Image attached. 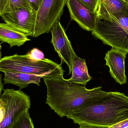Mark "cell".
Segmentation results:
<instances>
[{"mask_svg":"<svg viewBox=\"0 0 128 128\" xmlns=\"http://www.w3.org/2000/svg\"><path fill=\"white\" fill-rule=\"evenodd\" d=\"M67 0H43L36 13V22L32 37L51 31L59 21Z\"/></svg>","mask_w":128,"mask_h":128,"instance_id":"6","label":"cell"},{"mask_svg":"<svg viewBox=\"0 0 128 128\" xmlns=\"http://www.w3.org/2000/svg\"><path fill=\"white\" fill-rule=\"evenodd\" d=\"M21 8H24L33 11L27 0H8L7 4L2 14L14 12Z\"/></svg>","mask_w":128,"mask_h":128,"instance_id":"15","label":"cell"},{"mask_svg":"<svg viewBox=\"0 0 128 128\" xmlns=\"http://www.w3.org/2000/svg\"><path fill=\"white\" fill-rule=\"evenodd\" d=\"M66 5L72 19L84 30L93 31L95 28L97 16L87 6L80 0H67Z\"/></svg>","mask_w":128,"mask_h":128,"instance_id":"9","label":"cell"},{"mask_svg":"<svg viewBox=\"0 0 128 128\" xmlns=\"http://www.w3.org/2000/svg\"><path fill=\"white\" fill-rule=\"evenodd\" d=\"M51 32L52 34L51 43L62 61L66 63L68 66L70 74L71 72L73 58L76 54L74 51L64 27L59 21L53 26Z\"/></svg>","mask_w":128,"mask_h":128,"instance_id":"8","label":"cell"},{"mask_svg":"<svg viewBox=\"0 0 128 128\" xmlns=\"http://www.w3.org/2000/svg\"><path fill=\"white\" fill-rule=\"evenodd\" d=\"M127 54L123 51L112 48L106 53L104 58L111 76L121 85L127 82L125 62Z\"/></svg>","mask_w":128,"mask_h":128,"instance_id":"10","label":"cell"},{"mask_svg":"<svg viewBox=\"0 0 128 128\" xmlns=\"http://www.w3.org/2000/svg\"><path fill=\"white\" fill-rule=\"evenodd\" d=\"M30 40L27 36L6 23H0V41L8 44L10 48L14 46L20 47Z\"/></svg>","mask_w":128,"mask_h":128,"instance_id":"12","label":"cell"},{"mask_svg":"<svg viewBox=\"0 0 128 128\" xmlns=\"http://www.w3.org/2000/svg\"><path fill=\"white\" fill-rule=\"evenodd\" d=\"M87 6L92 12L96 13L98 11L100 0H80Z\"/></svg>","mask_w":128,"mask_h":128,"instance_id":"17","label":"cell"},{"mask_svg":"<svg viewBox=\"0 0 128 128\" xmlns=\"http://www.w3.org/2000/svg\"><path fill=\"white\" fill-rule=\"evenodd\" d=\"M0 97L5 104L4 118L0 123V128H11L27 110L30 108V97L21 90H4Z\"/></svg>","mask_w":128,"mask_h":128,"instance_id":"5","label":"cell"},{"mask_svg":"<svg viewBox=\"0 0 128 128\" xmlns=\"http://www.w3.org/2000/svg\"><path fill=\"white\" fill-rule=\"evenodd\" d=\"M97 18L106 20L128 14V2L126 0H100L97 13Z\"/></svg>","mask_w":128,"mask_h":128,"instance_id":"11","label":"cell"},{"mask_svg":"<svg viewBox=\"0 0 128 128\" xmlns=\"http://www.w3.org/2000/svg\"><path fill=\"white\" fill-rule=\"evenodd\" d=\"M126 0V1L127 2H128V0Z\"/></svg>","mask_w":128,"mask_h":128,"instance_id":"26","label":"cell"},{"mask_svg":"<svg viewBox=\"0 0 128 128\" xmlns=\"http://www.w3.org/2000/svg\"><path fill=\"white\" fill-rule=\"evenodd\" d=\"M3 81L5 83L11 84L18 86L20 90L28 87L30 84H35L40 86V80L44 76L23 73L4 72Z\"/></svg>","mask_w":128,"mask_h":128,"instance_id":"13","label":"cell"},{"mask_svg":"<svg viewBox=\"0 0 128 128\" xmlns=\"http://www.w3.org/2000/svg\"><path fill=\"white\" fill-rule=\"evenodd\" d=\"M66 117L80 126L109 128L128 119V96L119 92H107Z\"/></svg>","mask_w":128,"mask_h":128,"instance_id":"1","label":"cell"},{"mask_svg":"<svg viewBox=\"0 0 128 128\" xmlns=\"http://www.w3.org/2000/svg\"><path fill=\"white\" fill-rule=\"evenodd\" d=\"M78 128H102V127H95V126H90L80 125Z\"/></svg>","mask_w":128,"mask_h":128,"instance_id":"24","label":"cell"},{"mask_svg":"<svg viewBox=\"0 0 128 128\" xmlns=\"http://www.w3.org/2000/svg\"><path fill=\"white\" fill-rule=\"evenodd\" d=\"M42 78L47 87L46 104L62 118L107 92L101 90L102 86L88 89L64 79V75Z\"/></svg>","mask_w":128,"mask_h":128,"instance_id":"2","label":"cell"},{"mask_svg":"<svg viewBox=\"0 0 128 128\" xmlns=\"http://www.w3.org/2000/svg\"><path fill=\"white\" fill-rule=\"evenodd\" d=\"M27 54L30 58L36 60H44L46 58L42 52L36 48L33 49L30 52L27 53Z\"/></svg>","mask_w":128,"mask_h":128,"instance_id":"18","label":"cell"},{"mask_svg":"<svg viewBox=\"0 0 128 128\" xmlns=\"http://www.w3.org/2000/svg\"><path fill=\"white\" fill-rule=\"evenodd\" d=\"M23 73L44 76L64 75V71L59 64L47 58L39 60L30 58L28 55L16 54L0 59V72Z\"/></svg>","mask_w":128,"mask_h":128,"instance_id":"3","label":"cell"},{"mask_svg":"<svg viewBox=\"0 0 128 128\" xmlns=\"http://www.w3.org/2000/svg\"><path fill=\"white\" fill-rule=\"evenodd\" d=\"M108 128H128V119L120 122Z\"/></svg>","mask_w":128,"mask_h":128,"instance_id":"21","label":"cell"},{"mask_svg":"<svg viewBox=\"0 0 128 128\" xmlns=\"http://www.w3.org/2000/svg\"><path fill=\"white\" fill-rule=\"evenodd\" d=\"M5 114V104L4 99L0 97V123L4 118Z\"/></svg>","mask_w":128,"mask_h":128,"instance_id":"20","label":"cell"},{"mask_svg":"<svg viewBox=\"0 0 128 128\" xmlns=\"http://www.w3.org/2000/svg\"><path fill=\"white\" fill-rule=\"evenodd\" d=\"M2 49V46H1V44H0V59L2 57V53L1 52V50Z\"/></svg>","mask_w":128,"mask_h":128,"instance_id":"25","label":"cell"},{"mask_svg":"<svg viewBox=\"0 0 128 128\" xmlns=\"http://www.w3.org/2000/svg\"><path fill=\"white\" fill-rule=\"evenodd\" d=\"M28 110H27L11 128H34Z\"/></svg>","mask_w":128,"mask_h":128,"instance_id":"16","label":"cell"},{"mask_svg":"<svg viewBox=\"0 0 128 128\" xmlns=\"http://www.w3.org/2000/svg\"><path fill=\"white\" fill-rule=\"evenodd\" d=\"M3 90H4V84L2 82V76L0 74V97Z\"/></svg>","mask_w":128,"mask_h":128,"instance_id":"23","label":"cell"},{"mask_svg":"<svg viewBox=\"0 0 128 128\" xmlns=\"http://www.w3.org/2000/svg\"><path fill=\"white\" fill-rule=\"evenodd\" d=\"M8 1V0H0V15L3 13Z\"/></svg>","mask_w":128,"mask_h":128,"instance_id":"22","label":"cell"},{"mask_svg":"<svg viewBox=\"0 0 128 128\" xmlns=\"http://www.w3.org/2000/svg\"><path fill=\"white\" fill-rule=\"evenodd\" d=\"M71 72L72 75L70 80L86 86L92 78L89 74L86 60L74 56L72 60Z\"/></svg>","mask_w":128,"mask_h":128,"instance_id":"14","label":"cell"},{"mask_svg":"<svg viewBox=\"0 0 128 128\" xmlns=\"http://www.w3.org/2000/svg\"><path fill=\"white\" fill-rule=\"evenodd\" d=\"M32 10L36 12L43 0H27Z\"/></svg>","mask_w":128,"mask_h":128,"instance_id":"19","label":"cell"},{"mask_svg":"<svg viewBox=\"0 0 128 128\" xmlns=\"http://www.w3.org/2000/svg\"><path fill=\"white\" fill-rule=\"evenodd\" d=\"M92 34L104 44L128 54V14L106 20L97 18Z\"/></svg>","mask_w":128,"mask_h":128,"instance_id":"4","label":"cell"},{"mask_svg":"<svg viewBox=\"0 0 128 128\" xmlns=\"http://www.w3.org/2000/svg\"><path fill=\"white\" fill-rule=\"evenodd\" d=\"M36 12L24 8L14 12L4 13L0 16L8 25L28 36L32 37L36 18Z\"/></svg>","mask_w":128,"mask_h":128,"instance_id":"7","label":"cell"}]
</instances>
